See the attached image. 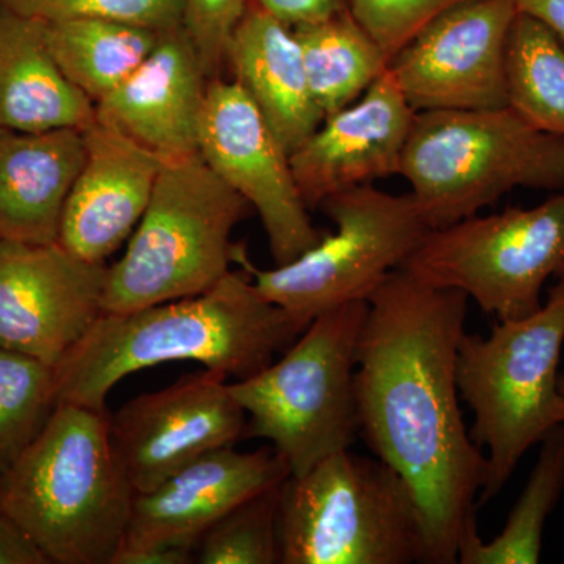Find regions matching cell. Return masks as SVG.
Returning a JSON list of instances; mask_svg holds the SVG:
<instances>
[{"label":"cell","instance_id":"6da1fadb","mask_svg":"<svg viewBox=\"0 0 564 564\" xmlns=\"http://www.w3.org/2000/svg\"><path fill=\"white\" fill-rule=\"evenodd\" d=\"M469 296L393 270L369 299L355 392L359 436L413 489L422 564L458 563L464 527L488 477L464 423L456 351Z\"/></svg>","mask_w":564,"mask_h":564},{"label":"cell","instance_id":"7a4b0ae2","mask_svg":"<svg viewBox=\"0 0 564 564\" xmlns=\"http://www.w3.org/2000/svg\"><path fill=\"white\" fill-rule=\"evenodd\" d=\"M304 329L263 299L247 270H231L198 295L102 314L55 367L57 402L107 410V395L122 378L165 362H198L245 380L269 367Z\"/></svg>","mask_w":564,"mask_h":564},{"label":"cell","instance_id":"3957f363","mask_svg":"<svg viewBox=\"0 0 564 564\" xmlns=\"http://www.w3.org/2000/svg\"><path fill=\"white\" fill-rule=\"evenodd\" d=\"M110 414L58 403L17 463L0 475V513L54 564H111L135 491L109 434Z\"/></svg>","mask_w":564,"mask_h":564},{"label":"cell","instance_id":"277c9868","mask_svg":"<svg viewBox=\"0 0 564 564\" xmlns=\"http://www.w3.org/2000/svg\"><path fill=\"white\" fill-rule=\"evenodd\" d=\"M563 345L564 270L532 314L497 322L488 337L464 333L459 339L456 384L474 414L470 437L488 451L477 507L499 496L527 452L564 425Z\"/></svg>","mask_w":564,"mask_h":564},{"label":"cell","instance_id":"5b68a950","mask_svg":"<svg viewBox=\"0 0 564 564\" xmlns=\"http://www.w3.org/2000/svg\"><path fill=\"white\" fill-rule=\"evenodd\" d=\"M399 174L426 226L443 229L518 187L564 191V137L511 106L417 111Z\"/></svg>","mask_w":564,"mask_h":564},{"label":"cell","instance_id":"8992f818","mask_svg":"<svg viewBox=\"0 0 564 564\" xmlns=\"http://www.w3.org/2000/svg\"><path fill=\"white\" fill-rule=\"evenodd\" d=\"M250 207L202 155L165 161L128 250L107 267L104 314L209 291L247 252L231 236Z\"/></svg>","mask_w":564,"mask_h":564},{"label":"cell","instance_id":"52a82bcc","mask_svg":"<svg viewBox=\"0 0 564 564\" xmlns=\"http://www.w3.org/2000/svg\"><path fill=\"white\" fill-rule=\"evenodd\" d=\"M281 564L421 563L422 516L411 486L350 448L280 488Z\"/></svg>","mask_w":564,"mask_h":564},{"label":"cell","instance_id":"ba28073f","mask_svg":"<svg viewBox=\"0 0 564 564\" xmlns=\"http://www.w3.org/2000/svg\"><path fill=\"white\" fill-rule=\"evenodd\" d=\"M367 310L356 302L318 315L281 359L229 383L247 413L245 437L269 441L292 475L358 440L356 348Z\"/></svg>","mask_w":564,"mask_h":564},{"label":"cell","instance_id":"9c48e42d","mask_svg":"<svg viewBox=\"0 0 564 564\" xmlns=\"http://www.w3.org/2000/svg\"><path fill=\"white\" fill-rule=\"evenodd\" d=\"M321 207L336 232L323 236L302 256L270 270L252 265L247 252L239 262L267 302L306 328L318 315L344 304L369 302L386 276L402 269L432 231L411 193L391 195L373 184L337 193Z\"/></svg>","mask_w":564,"mask_h":564},{"label":"cell","instance_id":"30bf717a","mask_svg":"<svg viewBox=\"0 0 564 564\" xmlns=\"http://www.w3.org/2000/svg\"><path fill=\"white\" fill-rule=\"evenodd\" d=\"M402 269L466 293L499 321L525 317L543 304L545 282L564 270V191L532 209L508 207L433 229Z\"/></svg>","mask_w":564,"mask_h":564},{"label":"cell","instance_id":"8fae6325","mask_svg":"<svg viewBox=\"0 0 564 564\" xmlns=\"http://www.w3.org/2000/svg\"><path fill=\"white\" fill-rule=\"evenodd\" d=\"M516 0H464L437 14L389 62L415 111L510 106L508 40Z\"/></svg>","mask_w":564,"mask_h":564},{"label":"cell","instance_id":"7c38bea8","mask_svg":"<svg viewBox=\"0 0 564 564\" xmlns=\"http://www.w3.org/2000/svg\"><path fill=\"white\" fill-rule=\"evenodd\" d=\"M198 152L212 172L258 212L276 265L321 242L291 166V155L236 80L209 82Z\"/></svg>","mask_w":564,"mask_h":564},{"label":"cell","instance_id":"4fadbf2b","mask_svg":"<svg viewBox=\"0 0 564 564\" xmlns=\"http://www.w3.org/2000/svg\"><path fill=\"white\" fill-rule=\"evenodd\" d=\"M247 413L228 378L204 369L122 404L111 447L135 494L150 492L202 456L245 440Z\"/></svg>","mask_w":564,"mask_h":564},{"label":"cell","instance_id":"5bb4252c","mask_svg":"<svg viewBox=\"0 0 564 564\" xmlns=\"http://www.w3.org/2000/svg\"><path fill=\"white\" fill-rule=\"evenodd\" d=\"M107 267L58 242L0 240V348L55 369L104 314Z\"/></svg>","mask_w":564,"mask_h":564},{"label":"cell","instance_id":"9a60e30c","mask_svg":"<svg viewBox=\"0 0 564 564\" xmlns=\"http://www.w3.org/2000/svg\"><path fill=\"white\" fill-rule=\"evenodd\" d=\"M415 111L386 69L358 104L329 115L291 154L307 209L337 193L399 174Z\"/></svg>","mask_w":564,"mask_h":564},{"label":"cell","instance_id":"2e32d148","mask_svg":"<svg viewBox=\"0 0 564 564\" xmlns=\"http://www.w3.org/2000/svg\"><path fill=\"white\" fill-rule=\"evenodd\" d=\"M289 475L291 469L273 447L237 452L231 445L210 452L152 491L135 494L120 549L195 552L204 533L223 516L256 494L280 486Z\"/></svg>","mask_w":564,"mask_h":564},{"label":"cell","instance_id":"e0dca14e","mask_svg":"<svg viewBox=\"0 0 564 564\" xmlns=\"http://www.w3.org/2000/svg\"><path fill=\"white\" fill-rule=\"evenodd\" d=\"M85 161L70 188L58 243L84 261L106 263L139 225L165 161L113 126L84 129Z\"/></svg>","mask_w":564,"mask_h":564},{"label":"cell","instance_id":"ac0fdd59","mask_svg":"<svg viewBox=\"0 0 564 564\" xmlns=\"http://www.w3.org/2000/svg\"><path fill=\"white\" fill-rule=\"evenodd\" d=\"M209 77L184 25L161 33L150 57L96 104V120L139 141L163 161L199 154Z\"/></svg>","mask_w":564,"mask_h":564},{"label":"cell","instance_id":"d6986e66","mask_svg":"<svg viewBox=\"0 0 564 564\" xmlns=\"http://www.w3.org/2000/svg\"><path fill=\"white\" fill-rule=\"evenodd\" d=\"M84 161L79 129L0 128V240L57 243L66 199Z\"/></svg>","mask_w":564,"mask_h":564},{"label":"cell","instance_id":"ffe728a7","mask_svg":"<svg viewBox=\"0 0 564 564\" xmlns=\"http://www.w3.org/2000/svg\"><path fill=\"white\" fill-rule=\"evenodd\" d=\"M226 66L292 154L325 120L307 82L295 31L248 2L226 50Z\"/></svg>","mask_w":564,"mask_h":564},{"label":"cell","instance_id":"44dd1931","mask_svg":"<svg viewBox=\"0 0 564 564\" xmlns=\"http://www.w3.org/2000/svg\"><path fill=\"white\" fill-rule=\"evenodd\" d=\"M95 121L96 104L52 55L46 22L0 6V128L84 131Z\"/></svg>","mask_w":564,"mask_h":564},{"label":"cell","instance_id":"7402d4cb","mask_svg":"<svg viewBox=\"0 0 564 564\" xmlns=\"http://www.w3.org/2000/svg\"><path fill=\"white\" fill-rule=\"evenodd\" d=\"M162 32L102 18L46 22L52 55L65 76L95 104L140 68Z\"/></svg>","mask_w":564,"mask_h":564},{"label":"cell","instance_id":"603a6c76","mask_svg":"<svg viewBox=\"0 0 564 564\" xmlns=\"http://www.w3.org/2000/svg\"><path fill=\"white\" fill-rule=\"evenodd\" d=\"M293 31L302 46L311 93L325 118L350 106L388 69L380 44L350 10Z\"/></svg>","mask_w":564,"mask_h":564},{"label":"cell","instance_id":"cb8c5ba5","mask_svg":"<svg viewBox=\"0 0 564 564\" xmlns=\"http://www.w3.org/2000/svg\"><path fill=\"white\" fill-rule=\"evenodd\" d=\"M524 491L519 496L499 536L485 543L478 534L477 516L464 527L458 545L462 564H534L540 562L549 514L564 488V425L540 443Z\"/></svg>","mask_w":564,"mask_h":564},{"label":"cell","instance_id":"d4e9b609","mask_svg":"<svg viewBox=\"0 0 564 564\" xmlns=\"http://www.w3.org/2000/svg\"><path fill=\"white\" fill-rule=\"evenodd\" d=\"M510 106L541 131L564 137V44L519 11L508 40Z\"/></svg>","mask_w":564,"mask_h":564},{"label":"cell","instance_id":"484cf974","mask_svg":"<svg viewBox=\"0 0 564 564\" xmlns=\"http://www.w3.org/2000/svg\"><path fill=\"white\" fill-rule=\"evenodd\" d=\"M57 404L54 367L0 348V475L39 437Z\"/></svg>","mask_w":564,"mask_h":564},{"label":"cell","instance_id":"4316f807","mask_svg":"<svg viewBox=\"0 0 564 564\" xmlns=\"http://www.w3.org/2000/svg\"><path fill=\"white\" fill-rule=\"evenodd\" d=\"M281 485L256 494L215 522L196 544L195 562L281 564Z\"/></svg>","mask_w":564,"mask_h":564},{"label":"cell","instance_id":"83f0119b","mask_svg":"<svg viewBox=\"0 0 564 564\" xmlns=\"http://www.w3.org/2000/svg\"><path fill=\"white\" fill-rule=\"evenodd\" d=\"M0 6L44 22L102 18L169 31L184 25L185 0H0Z\"/></svg>","mask_w":564,"mask_h":564},{"label":"cell","instance_id":"f1b7e54d","mask_svg":"<svg viewBox=\"0 0 564 564\" xmlns=\"http://www.w3.org/2000/svg\"><path fill=\"white\" fill-rule=\"evenodd\" d=\"M459 2L464 0H348V9L391 62L426 22Z\"/></svg>","mask_w":564,"mask_h":564},{"label":"cell","instance_id":"f546056e","mask_svg":"<svg viewBox=\"0 0 564 564\" xmlns=\"http://www.w3.org/2000/svg\"><path fill=\"white\" fill-rule=\"evenodd\" d=\"M247 7L248 0H185L184 28L210 80L223 77L229 40Z\"/></svg>","mask_w":564,"mask_h":564},{"label":"cell","instance_id":"4dcf8cb0","mask_svg":"<svg viewBox=\"0 0 564 564\" xmlns=\"http://www.w3.org/2000/svg\"><path fill=\"white\" fill-rule=\"evenodd\" d=\"M273 18L295 29L313 24L348 9V0H248Z\"/></svg>","mask_w":564,"mask_h":564},{"label":"cell","instance_id":"1f68e13d","mask_svg":"<svg viewBox=\"0 0 564 564\" xmlns=\"http://www.w3.org/2000/svg\"><path fill=\"white\" fill-rule=\"evenodd\" d=\"M0 564H51L17 522L0 513Z\"/></svg>","mask_w":564,"mask_h":564},{"label":"cell","instance_id":"d6a6232c","mask_svg":"<svg viewBox=\"0 0 564 564\" xmlns=\"http://www.w3.org/2000/svg\"><path fill=\"white\" fill-rule=\"evenodd\" d=\"M195 552L184 547L120 549L111 564H187Z\"/></svg>","mask_w":564,"mask_h":564},{"label":"cell","instance_id":"836d02e7","mask_svg":"<svg viewBox=\"0 0 564 564\" xmlns=\"http://www.w3.org/2000/svg\"><path fill=\"white\" fill-rule=\"evenodd\" d=\"M519 11L547 25L564 44V0H516Z\"/></svg>","mask_w":564,"mask_h":564},{"label":"cell","instance_id":"e575fe53","mask_svg":"<svg viewBox=\"0 0 564 564\" xmlns=\"http://www.w3.org/2000/svg\"><path fill=\"white\" fill-rule=\"evenodd\" d=\"M558 391H560V395H562L563 403H564V375H562V377H560Z\"/></svg>","mask_w":564,"mask_h":564}]
</instances>
